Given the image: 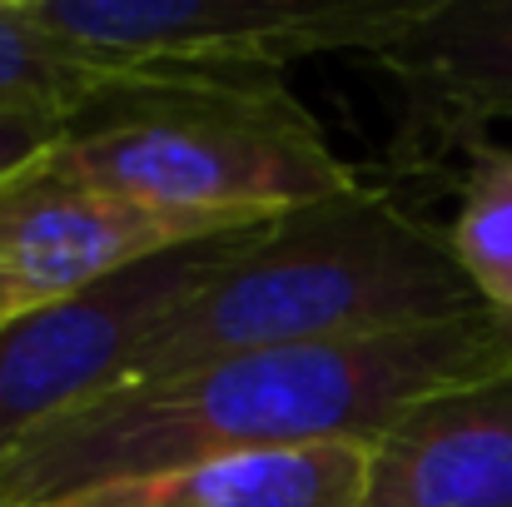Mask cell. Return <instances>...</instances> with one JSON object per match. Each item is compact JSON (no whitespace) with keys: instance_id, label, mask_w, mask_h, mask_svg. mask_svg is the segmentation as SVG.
Returning <instances> with one entry per match:
<instances>
[{"instance_id":"cell-1","label":"cell","mask_w":512,"mask_h":507,"mask_svg":"<svg viewBox=\"0 0 512 507\" xmlns=\"http://www.w3.org/2000/svg\"><path fill=\"white\" fill-rule=\"evenodd\" d=\"M498 363H512V329L488 309L348 343L209 358L110 388L20 438L0 458V507H55L234 453L368 448L418 398Z\"/></svg>"},{"instance_id":"cell-2","label":"cell","mask_w":512,"mask_h":507,"mask_svg":"<svg viewBox=\"0 0 512 507\" xmlns=\"http://www.w3.org/2000/svg\"><path fill=\"white\" fill-rule=\"evenodd\" d=\"M473 309L483 304L448 249V229L358 184L339 199L269 219L259 239L150 338L130 383L229 353L423 329Z\"/></svg>"},{"instance_id":"cell-3","label":"cell","mask_w":512,"mask_h":507,"mask_svg":"<svg viewBox=\"0 0 512 507\" xmlns=\"http://www.w3.org/2000/svg\"><path fill=\"white\" fill-rule=\"evenodd\" d=\"M50 160L125 204L219 229L264 224L363 184L274 80L120 85L60 130Z\"/></svg>"},{"instance_id":"cell-4","label":"cell","mask_w":512,"mask_h":507,"mask_svg":"<svg viewBox=\"0 0 512 507\" xmlns=\"http://www.w3.org/2000/svg\"><path fill=\"white\" fill-rule=\"evenodd\" d=\"M408 5L363 0H25L40 40L120 85H179V80H269L274 70L363 50L373 55Z\"/></svg>"},{"instance_id":"cell-5","label":"cell","mask_w":512,"mask_h":507,"mask_svg":"<svg viewBox=\"0 0 512 507\" xmlns=\"http://www.w3.org/2000/svg\"><path fill=\"white\" fill-rule=\"evenodd\" d=\"M264 224L204 234L140 259L70 299L35 304L0 324V458L50 418L130 383L150 338L224 274Z\"/></svg>"},{"instance_id":"cell-6","label":"cell","mask_w":512,"mask_h":507,"mask_svg":"<svg viewBox=\"0 0 512 507\" xmlns=\"http://www.w3.org/2000/svg\"><path fill=\"white\" fill-rule=\"evenodd\" d=\"M204 234L224 229L170 219L125 204L95 184H80L50 160V150L20 174L0 179V289H10L25 309L70 299L140 259H155Z\"/></svg>"},{"instance_id":"cell-7","label":"cell","mask_w":512,"mask_h":507,"mask_svg":"<svg viewBox=\"0 0 512 507\" xmlns=\"http://www.w3.org/2000/svg\"><path fill=\"white\" fill-rule=\"evenodd\" d=\"M398 90L403 165H438L512 120V0H413L368 55Z\"/></svg>"},{"instance_id":"cell-8","label":"cell","mask_w":512,"mask_h":507,"mask_svg":"<svg viewBox=\"0 0 512 507\" xmlns=\"http://www.w3.org/2000/svg\"><path fill=\"white\" fill-rule=\"evenodd\" d=\"M358 507H512V363L393 418L368 443Z\"/></svg>"},{"instance_id":"cell-9","label":"cell","mask_w":512,"mask_h":507,"mask_svg":"<svg viewBox=\"0 0 512 507\" xmlns=\"http://www.w3.org/2000/svg\"><path fill=\"white\" fill-rule=\"evenodd\" d=\"M363 473L368 448L358 443L234 453L135 483H110L55 507H358Z\"/></svg>"},{"instance_id":"cell-10","label":"cell","mask_w":512,"mask_h":507,"mask_svg":"<svg viewBox=\"0 0 512 507\" xmlns=\"http://www.w3.org/2000/svg\"><path fill=\"white\" fill-rule=\"evenodd\" d=\"M448 249L478 304L512 329V145L483 140L468 150L458 214L448 219Z\"/></svg>"},{"instance_id":"cell-11","label":"cell","mask_w":512,"mask_h":507,"mask_svg":"<svg viewBox=\"0 0 512 507\" xmlns=\"http://www.w3.org/2000/svg\"><path fill=\"white\" fill-rule=\"evenodd\" d=\"M110 95V85L55 55L25 15V0H0V120L5 115H40V120H75L85 105Z\"/></svg>"},{"instance_id":"cell-12","label":"cell","mask_w":512,"mask_h":507,"mask_svg":"<svg viewBox=\"0 0 512 507\" xmlns=\"http://www.w3.org/2000/svg\"><path fill=\"white\" fill-rule=\"evenodd\" d=\"M65 120H40V115H5L0 120V179L20 174L25 165H35L55 140H60Z\"/></svg>"},{"instance_id":"cell-13","label":"cell","mask_w":512,"mask_h":507,"mask_svg":"<svg viewBox=\"0 0 512 507\" xmlns=\"http://www.w3.org/2000/svg\"><path fill=\"white\" fill-rule=\"evenodd\" d=\"M15 314H25V304H20L10 289H0V324H5V319H15Z\"/></svg>"}]
</instances>
